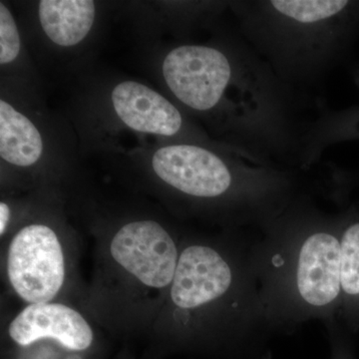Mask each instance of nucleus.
Masks as SVG:
<instances>
[{
	"label": "nucleus",
	"instance_id": "1a4fd4ad",
	"mask_svg": "<svg viewBox=\"0 0 359 359\" xmlns=\"http://www.w3.org/2000/svg\"><path fill=\"white\" fill-rule=\"evenodd\" d=\"M40 25L48 39L60 46H74L87 36L95 18V4L87 0H42Z\"/></svg>",
	"mask_w": 359,
	"mask_h": 359
},
{
	"label": "nucleus",
	"instance_id": "f03ea898",
	"mask_svg": "<svg viewBox=\"0 0 359 359\" xmlns=\"http://www.w3.org/2000/svg\"><path fill=\"white\" fill-rule=\"evenodd\" d=\"M163 74L174 95L196 110L218 104L230 81L231 66L222 52L205 46L186 45L170 52Z\"/></svg>",
	"mask_w": 359,
	"mask_h": 359
},
{
	"label": "nucleus",
	"instance_id": "4468645a",
	"mask_svg": "<svg viewBox=\"0 0 359 359\" xmlns=\"http://www.w3.org/2000/svg\"><path fill=\"white\" fill-rule=\"evenodd\" d=\"M11 219V209L6 203L0 204V233L4 235L6 230L7 224Z\"/></svg>",
	"mask_w": 359,
	"mask_h": 359
},
{
	"label": "nucleus",
	"instance_id": "20e7f679",
	"mask_svg": "<svg viewBox=\"0 0 359 359\" xmlns=\"http://www.w3.org/2000/svg\"><path fill=\"white\" fill-rule=\"evenodd\" d=\"M294 287L309 309L332 311L341 306L340 237L318 231L304 241L295 259Z\"/></svg>",
	"mask_w": 359,
	"mask_h": 359
},
{
	"label": "nucleus",
	"instance_id": "39448f33",
	"mask_svg": "<svg viewBox=\"0 0 359 359\" xmlns=\"http://www.w3.org/2000/svg\"><path fill=\"white\" fill-rule=\"evenodd\" d=\"M156 175L177 190L201 198L229 190L231 176L223 161L205 149L190 145L161 148L153 156Z\"/></svg>",
	"mask_w": 359,
	"mask_h": 359
},
{
	"label": "nucleus",
	"instance_id": "f257e3e1",
	"mask_svg": "<svg viewBox=\"0 0 359 359\" xmlns=\"http://www.w3.org/2000/svg\"><path fill=\"white\" fill-rule=\"evenodd\" d=\"M7 273L23 301L32 304L53 299L65 278V257L55 231L44 224L18 231L9 245Z\"/></svg>",
	"mask_w": 359,
	"mask_h": 359
},
{
	"label": "nucleus",
	"instance_id": "0eeeda50",
	"mask_svg": "<svg viewBox=\"0 0 359 359\" xmlns=\"http://www.w3.org/2000/svg\"><path fill=\"white\" fill-rule=\"evenodd\" d=\"M9 335L21 346L42 339L56 340L71 351H84L93 341V332L83 316L61 304H32L9 325Z\"/></svg>",
	"mask_w": 359,
	"mask_h": 359
},
{
	"label": "nucleus",
	"instance_id": "9d476101",
	"mask_svg": "<svg viewBox=\"0 0 359 359\" xmlns=\"http://www.w3.org/2000/svg\"><path fill=\"white\" fill-rule=\"evenodd\" d=\"M43 152L39 130L26 116L6 101H0V156L9 164L28 167Z\"/></svg>",
	"mask_w": 359,
	"mask_h": 359
},
{
	"label": "nucleus",
	"instance_id": "423d86ee",
	"mask_svg": "<svg viewBox=\"0 0 359 359\" xmlns=\"http://www.w3.org/2000/svg\"><path fill=\"white\" fill-rule=\"evenodd\" d=\"M233 271L216 250L190 245L180 255L171 299L180 309H193L216 301L231 289Z\"/></svg>",
	"mask_w": 359,
	"mask_h": 359
},
{
	"label": "nucleus",
	"instance_id": "6e6552de",
	"mask_svg": "<svg viewBox=\"0 0 359 359\" xmlns=\"http://www.w3.org/2000/svg\"><path fill=\"white\" fill-rule=\"evenodd\" d=\"M118 117L129 128L143 133L173 136L181 129V114L166 98L145 85L126 81L112 92Z\"/></svg>",
	"mask_w": 359,
	"mask_h": 359
},
{
	"label": "nucleus",
	"instance_id": "9b49d317",
	"mask_svg": "<svg viewBox=\"0 0 359 359\" xmlns=\"http://www.w3.org/2000/svg\"><path fill=\"white\" fill-rule=\"evenodd\" d=\"M341 306L353 327H359V222L349 224L340 235Z\"/></svg>",
	"mask_w": 359,
	"mask_h": 359
},
{
	"label": "nucleus",
	"instance_id": "ddd939ff",
	"mask_svg": "<svg viewBox=\"0 0 359 359\" xmlns=\"http://www.w3.org/2000/svg\"><path fill=\"white\" fill-rule=\"evenodd\" d=\"M20 52V36L11 11L0 4V63L9 65Z\"/></svg>",
	"mask_w": 359,
	"mask_h": 359
},
{
	"label": "nucleus",
	"instance_id": "7ed1b4c3",
	"mask_svg": "<svg viewBox=\"0 0 359 359\" xmlns=\"http://www.w3.org/2000/svg\"><path fill=\"white\" fill-rule=\"evenodd\" d=\"M110 252L116 263L147 287L162 289L173 282L178 250L154 221L125 224L113 238Z\"/></svg>",
	"mask_w": 359,
	"mask_h": 359
},
{
	"label": "nucleus",
	"instance_id": "f8f14e48",
	"mask_svg": "<svg viewBox=\"0 0 359 359\" xmlns=\"http://www.w3.org/2000/svg\"><path fill=\"white\" fill-rule=\"evenodd\" d=\"M271 4L278 13L302 23L332 18L347 6L342 0H273Z\"/></svg>",
	"mask_w": 359,
	"mask_h": 359
}]
</instances>
